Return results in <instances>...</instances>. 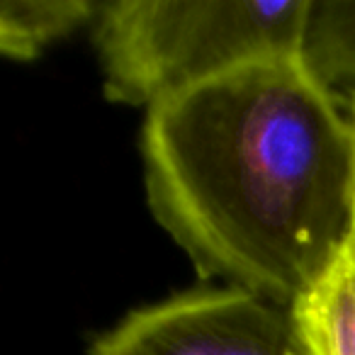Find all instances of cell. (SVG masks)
Segmentation results:
<instances>
[{
  "label": "cell",
  "instance_id": "cell-1",
  "mask_svg": "<svg viewBox=\"0 0 355 355\" xmlns=\"http://www.w3.org/2000/svg\"><path fill=\"white\" fill-rule=\"evenodd\" d=\"M141 158L153 219L202 280L292 309L353 232V114L302 56L153 105Z\"/></svg>",
  "mask_w": 355,
  "mask_h": 355
},
{
  "label": "cell",
  "instance_id": "cell-2",
  "mask_svg": "<svg viewBox=\"0 0 355 355\" xmlns=\"http://www.w3.org/2000/svg\"><path fill=\"white\" fill-rule=\"evenodd\" d=\"M311 0H112L93 40L112 103L153 105L248 64L302 56Z\"/></svg>",
  "mask_w": 355,
  "mask_h": 355
},
{
  "label": "cell",
  "instance_id": "cell-3",
  "mask_svg": "<svg viewBox=\"0 0 355 355\" xmlns=\"http://www.w3.org/2000/svg\"><path fill=\"white\" fill-rule=\"evenodd\" d=\"M90 355H309L292 309L241 287L193 290L134 309Z\"/></svg>",
  "mask_w": 355,
  "mask_h": 355
},
{
  "label": "cell",
  "instance_id": "cell-4",
  "mask_svg": "<svg viewBox=\"0 0 355 355\" xmlns=\"http://www.w3.org/2000/svg\"><path fill=\"white\" fill-rule=\"evenodd\" d=\"M292 316L309 355H355V227Z\"/></svg>",
  "mask_w": 355,
  "mask_h": 355
},
{
  "label": "cell",
  "instance_id": "cell-5",
  "mask_svg": "<svg viewBox=\"0 0 355 355\" xmlns=\"http://www.w3.org/2000/svg\"><path fill=\"white\" fill-rule=\"evenodd\" d=\"M100 3L90 0H3L0 51L15 61H32L49 44L93 25Z\"/></svg>",
  "mask_w": 355,
  "mask_h": 355
},
{
  "label": "cell",
  "instance_id": "cell-6",
  "mask_svg": "<svg viewBox=\"0 0 355 355\" xmlns=\"http://www.w3.org/2000/svg\"><path fill=\"white\" fill-rule=\"evenodd\" d=\"M302 61L340 98L355 95V0H311Z\"/></svg>",
  "mask_w": 355,
  "mask_h": 355
},
{
  "label": "cell",
  "instance_id": "cell-7",
  "mask_svg": "<svg viewBox=\"0 0 355 355\" xmlns=\"http://www.w3.org/2000/svg\"><path fill=\"white\" fill-rule=\"evenodd\" d=\"M348 100V107H350V114H353V124H355V95H350V98H345ZM353 227H355V222H353Z\"/></svg>",
  "mask_w": 355,
  "mask_h": 355
}]
</instances>
